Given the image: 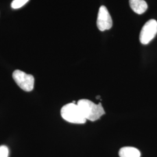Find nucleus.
<instances>
[{"label": "nucleus", "mask_w": 157, "mask_h": 157, "mask_svg": "<svg viewBox=\"0 0 157 157\" xmlns=\"http://www.w3.org/2000/svg\"><path fill=\"white\" fill-rule=\"evenodd\" d=\"M29 0H13L11 3L13 9H19L25 6Z\"/></svg>", "instance_id": "6e6552de"}, {"label": "nucleus", "mask_w": 157, "mask_h": 157, "mask_svg": "<svg viewBox=\"0 0 157 157\" xmlns=\"http://www.w3.org/2000/svg\"><path fill=\"white\" fill-rule=\"evenodd\" d=\"M86 121L94 122L101 118L105 113V110L101 103L95 104L87 99H82L77 102Z\"/></svg>", "instance_id": "f257e3e1"}, {"label": "nucleus", "mask_w": 157, "mask_h": 157, "mask_svg": "<svg viewBox=\"0 0 157 157\" xmlns=\"http://www.w3.org/2000/svg\"><path fill=\"white\" fill-rule=\"evenodd\" d=\"M97 25L98 29L101 32L109 30L112 28V18L105 6H101L99 9Z\"/></svg>", "instance_id": "39448f33"}, {"label": "nucleus", "mask_w": 157, "mask_h": 157, "mask_svg": "<svg viewBox=\"0 0 157 157\" xmlns=\"http://www.w3.org/2000/svg\"><path fill=\"white\" fill-rule=\"evenodd\" d=\"M9 150L6 146H0V157H8Z\"/></svg>", "instance_id": "1a4fd4ad"}, {"label": "nucleus", "mask_w": 157, "mask_h": 157, "mask_svg": "<svg viewBox=\"0 0 157 157\" xmlns=\"http://www.w3.org/2000/svg\"><path fill=\"white\" fill-rule=\"evenodd\" d=\"M61 115L64 120L72 124H83L87 121L75 102L69 103L62 107Z\"/></svg>", "instance_id": "f03ea898"}, {"label": "nucleus", "mask_w": 157, "mask_h": 157, "mask_svg": "<svg viewBox=\"0 0 157 157\" xmlns=\"http://www.w3.org/2000/svg\"><path fill=\"white\" fill-rule=\"evenodd\" d=\"M157 33V22L155 19H151L145 23L140 33L141 43L146 45L153 39Z\"/></svg>", "instance_id": "20e7f679"}, {"label": "nucleus", "mask_w": 157, "mask_h": 157, "mask_svg": "<svg viewBox=\"0 0 157 157\" xmlns=\"http://www.w3.org/2000/svg\"><path fill=\"white\" fill-rule=\"evenodd\" d=\"M12 77L23 90L30 91L33 89L34 78L32 75L25 73L20 70H16L13 72Z\"/></svg>", "instance_id": "7ed1b4c3"}, {"label": "nucleus", "mask_w": 157, "mask_h": 157, "mask_svg": "<svg viewBox=\"0 0 157 157\" xmlns=\"http://www.w3.org/2000/svg\"><path fill=\"white\" fill-rule=\"evenodd\" d=\"M129 4L132 10L139 15L144 13L148 8L144 0H129Z\"/></svg>", "instance_id": "423d86ee"}, {"label": "nucleus", "mask_w": 157, "mask_h": 157, "mask_svg": "<svg viewBox=\"0 0 157 157\" xmlns=\"http://www.w3.org/2000/svg\"><path fill=\"white\" fill-rule=\"evenodd\" d=\"M120 157H140V151L132 147H124L120 149L119 151Z\"/></svg>", "instance_id": "0eeeda50"}]
</instances>
